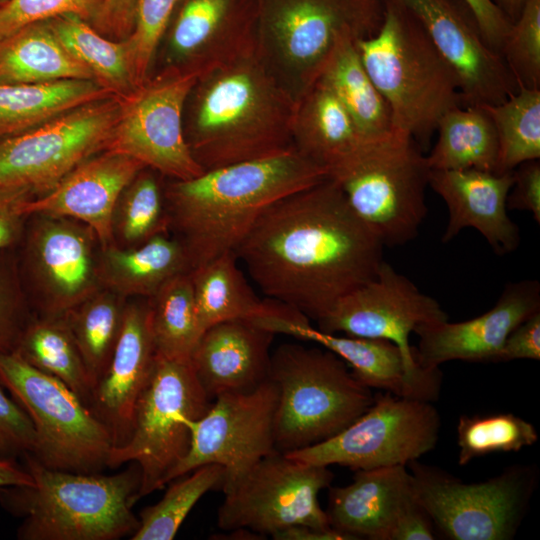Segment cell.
<instances>
[{
    "label": "cell",
    "instance_id": "obj_1",
    "mask_svg": "<svg viewBox=\"0 0 540 540\" xmlns=\"http://www.w3.org/2000/svg\"><path fill=\"white\" fill-rule=\"evenodd\" d=\"M383 248L326 177L269 205L235 254L267 299L318 322L376 276Z\"/></svg>",
    "mask_w": 540,
    "mask_h": 540
},
{
    "label": "cell",
    "instance_id": "obj_2",
    "mask_svg": "<svg viewBox=\"0 0 540 540\" xmlns=\"http://www.w3.org/2000/svg\"><path fill=\"white\" fill-rule=\"evenodd\" d=\"M326 177L323 167L292 147L170 180L164 187L169 230L185 246L192 271L235 252L269 205Z\"/></svg>",
    "mask_w": 540,
    "mask_h": 540
},
{
    "label": "cell",
    "instance_id": "obj_3",
    "mask_svg": "<svg viewBox=\"0 0 540 540\" xmlns=\"http://www.w3.org/2000/svg\"><path fill=\"white\" fill-rule=\"evenodd\" d=\"M295 102L255 48L199 76L184 108L186 141L203 171L293 146Z\"/></svg>",
    "mask_w": 540,
    "mask_h": 540
},
{
    "label": "cell",
    "instance_id": "obj_4",
    "mask_svg": "<svg viewBox=\"0 0 540 540\" xmlns=\"http://www.w3.org/2000/svg\"><path fill=\"white\" fill-rule=\"evenodd\" d=\"M24 468L33 485L0 487L1 506L22 517L20 540H117L137 530L138 464L103 475L47 467L25 454Z\"/></svg>",
    "mask_w": 540,
    "mask_h": 540
},
{
    "label": "cell",
    "instance_id": "obj_5",
    "mask_svg": "<svg viewBox=\"0 0 540 540\" xmlns=\"http://www.w3.org/2000/svg\"><path fill=\"white\" fill-rule=\"evenodd\" d=\"M356 47L389 107L393 129L427 149L443 114L462 106L452 67L419 20L397 0H385L379 29L356 40Z\"/></svg>",
    "mask_w": 540,
    "mask_h": 540
},
{
    "label": "cell",
    "instance_id": "obj_6",
    "mask_svg": "<svg viewBox=\"0 0 540 540\" xmlns=\"http://www.w3.org/2000/svg\"><path fill=\"white\" fill-rule=\"evenodd\" d=\"M255 52L296 103L336 42L379 29L385 0H255Z\"/></svg>",
    "mask_w": 540,
    "mask_h": 540
},
{
    "label": "cell",
    "instance_id": "obj_7",
    "mask_svg": "<svg viewBox=\"0 0 540 540\" xmlns=\"http://www.w3.org/2000/svg\"><path fill=\"white\" fill-rule=\"evenodd\" d=\"M268 378L279 392L275 448L290 453L321 443L348 427L374 401L372 389L336 354L288 343L271 353Z\"/></svg>",
    "mask_w": 540,
    "mask_h": 540
},
{
    "label": "cell",
    "instance_id": "obj_8",
    "mask_svg": "<svg viewBox=\"0 0 540 540\" xmlns=\"http://www.w3.org/2000/svg\"><path fill=\"white\" fill-rule=\"evenodd\" d=\"M430 168L419 145L393 131L365 141L332 166L335 181L355 214L383 246H402L418 235L427 215Z\"/></svg>",
    "mask_w": 540,
    "mask_h": 540
},
{
    "label": "cell",
    "instance_id": "obj_9",
    "mask_svg": "<svg viewBox=\"0 0 540 540\" xmlns=\"http://www.w3.org/2000/svg\"><path fill=\"white\" fill-rule=\"evenodd\" d=\"M189 361L157 354L148 384L134 413L125 444L112 448L107 467L138 464L141 484L138 500L166 484L171 470L185 457L191 442L190 423L210 408Z\"/></svg>",
    "mask_w": 540,
    "mask_h": 540
},
{
    "label": "cell",
    "instance_id": "obj_10",
    "mask_svg": "<svg viewBox=\"0 0 540 540\" xmlns=\"http://www.w3.org/2000/svg\"><path fill=\"white\" fill-rule=\"evenodd\" d=\"M0 384L32 421L37 438L32 455L39 462L84 473L107 466L113 448L109 431L65 383L11 352L0 354Z\"/></svg>",
    "mask_w": 540,
    "mask_h": 540
},
{
    "label": "cell",
    "instance_id": "obj_11",
    "mask_svg": "<svg viewBox=\"0 0 540 540\" xmlns=\"http://www.w3.org/2000/svg\"><path fill=\"white\" fill-rule=\"evenodd\" d=\"M415 497L436 531L452 540H510L536 488L534 466L513 465L480 483L467 484L439 468L407 464Z\"/></svg>",
    "mask_w": 540,
    "mask_h": 540
},
{
    "label": "cell",
    "instance_id": "obj_12",
    "mask_svg": "<svg viewBox=\"0 0 540 540\" xmlns=\"http://www.w3.org/2000/svg\"><path fill=\"white\" fill-rule=\"evenodd\" d=\"M122 98L74 108L28 131L0 138V188L42 196L91 156L106 150Z\"/></svg>",
    "mask_w": 540,
    "mask_h": 540
},
{
    "label": "cell",
    "instance_id": "obj_13",
    "mask_svg": "<svg viewBox=\"0 0 540 540\" xmlns=\"http://www.w3.org/2000/svg\"><path fill=\"white\" fill-rule=\"evenodd\" d=\"M440 427V415L431 402L377 393L368 410L337 435L285 454L354 471L407 465L434 449Z\"/></svg>",
    "mask_w": 540,
    "mask_h": 540
},
{
    "label": "cell",
    "instance_id": "obj_14",
    "mask_svg": "<svg viewBox=\"0 0 540 540\" xmlns=\"http://www.w3.org/2000/svg\"><path fill=\"white\" fill-rule=\"evenodd\" d=\"M201 74L175 67L152 73L122 99L106 150L130 156L170 180L202 174L184 132L186 100Z\"/></svg>",
    "mask_w": 540,
    "mask_h": 540
},
{
    "label": "cell",
    "instance_id": "obj_15",
    "mask_svg": "<svg viewBox=\"0 0 540 540\" xmlns=\"http://www.w3.org/2000/svg\"><path fill=\"white\" fill-rule=\"evenodd\" d=\"M334 475L328 466L274 451L224 492L217 516L222 530L270 534L293 525L332 529L318 501Z\"/></svg>",
    "mask_w": 540,
    "mask_h": 540
},
{
    "label": "cell",
    "instance_id": "obj_16",
    "mask_svg": "<svg viewBox=\"0 0 540 540\" xmlns=\"http://www.w3.org/2000/svg\"><path fill=\"white\" fill-rule=\"evenodd\" d=\"M18 245L24 289L32 293L42 315H63L103 288L100 243L87 225L67 217L32 214Z\"/></svg>",
    "mask_w": 540,
    "mask_h": 540
},
{
    "label": "cell",
    "instance_id": "obj_17",
    "mask_svg": "<svg viewBox=\"0 0 540 540\" xmlns=\"http://www.w3.org/2000/svg\"><path fill=\"white\" fill-rule=\"evenodd\" d=\"M278 396L276 384L268 378L250 391L214 398L208 411L190 423L189 450L166 483L199 466L218 464L225 471L222 490H229L258 461L276 451Z\"/></svg>",
    "mask_w": 540,
    "mask_h": 540
},
{
    "label": "cell",
    "instance_id": "obj_18",
    "mask_svg": "<svg viewBox=\"0 0 540 540\" xmlns=\"http://www.w3.org/2000/svg\"><path fill=\"white\" fill-rule=\"evenodd\" d=\"M252 321L275 334L313 342L330 350L348 365L357 380L371 389L428 402L436 401L440 395V369H425L410 363L389 340L324 332L312 326L310 319L298 310L273 300Z\"/></svg>",
    "mask_w": 540,
    "mask_h": 540
},
{
    "label": "cell",
    "instance_id": "obj_19",
    "mask_svg": "<svg viewBox=\"0 0 540 540\" xmlns=\"http://www.w3.org/2000/svg\"><path fill=\"white\" fill-rule=\"evenodd\" d=\"M448 320L437 300L422 293L406 276L383 261L376 276L341 298L317 324L327 333L386 339L406 359L419 365L411 333L419 327Z\"/></svg>",
    "mask_w": 540,
    "mask_h": 540
},
{
    "label": "cell",
    "instance_id": "obj_20",
    "mask_svg": "<svg viewBox=\"0 0 540 540\" xmlns=\"http://www.w3.org/2000/svg\"><path fill=\"white\" fill-rule=\"evenodd\" d=\"M422 24L458 77L462 106L495 105L518 85L461 0H397Z\"/></svg>",
    "mask_w": 540,
    "mask_h": 540
},
{
    "label": "cell",
    "instance_id": "obj_21",
    "mask_svg": "<svg viewBox=\"0 0 540 540\" xmlns=\"http://www.w3.org/2000/svg\"><path fill=\"white\" fill-rule=\"evenodd\" d=\"M255 0H178L161 40L163 65L204 73L255 48Z\"/></svg>",
    "mask_w": 540,
    "mask_h": 540
},
{
    "label": "cell",
    "instance_id": "obj_22",
    "mask_svg": "<svg viewBox=\"0 0 540 540\" xmlns=\"http://www.w3.org/2000/svg\"><path fill=\"white\" fill-rule=\"evenodd\" d=\"M540 311V284L522 280L507 284L496 304L485 313L462 322L448 320L419 327L415 348L422 368L434 369L445 362H499L511 331Z\"/></svg>",
    "mask_w": 540,
    "mask_h": 540
},
{
    "label": "cell",
    "instance_id": "obj_23",
    "mask_svg": "<svg viewBox=\"0 0 540 540\" xmlns=\"http://www.w3.org/2000/svg\"><path fill=\"white\" fill-rule=\"evenodd\" d=\"M156 356L149 299L127 302L117 342L88 401V407L109 431L113 448L125 444L130 436L136 405Z\"/></svg>",
    "mask_w": 540,
    "mask_h": 540
},
{
    "label": "cell",
    "instance_id": "obj_24",
    "mask_svg": "<svg viewBox=\"0 0 540 540\" xmlns=\"http://www.w3.org/2000/svg\"><path fill=\"white\" fill-rule=\"evenodd\" d=\"M138 160L103 150L83 161L48 193L31 198L27 215L46 214L77 220L96 234L100 247L114 244L112 218L123 190L144 169Z\"/></svg>",
    "mask_w": 540,
    "mask_h": 540
},
{
    "label": "cell",
    "instance_id": "obj_25",
    "mask_svg": "<svg viewBox=\"0 0 540 540\" xmlns=\"http://www.w3.org/2000/svg\"><path fill=\"white\" fill-rule=\"evenodd\" d=\"M513 171L479 169L430 170V186L445 202L448 223L442 236L449 242L464 228H474L496 254L513 252L520 243L518 226L507 214Z\"/></svg>",
    "mask_w": 540,
    "mask_h": 540
},
{
    "label": "cell",
    "instance_id": "obj_26",
    "mask_svg": "<svg viewBox=\"0 0 540 540\" xmlns=\"http://www.w3.org/2000/svg\"><path fill=\"white\" fill-rule=\"evenodd\" d=\"M276 334L250 319L221 322L206 329L190 356L208 397L250 391L268 379L270 347Z\"/></svg>",
    "mask_w": 540,
    "mask_h": 540
},
{
    "label": "cell",
    "instance_id": "obj_27",
    "mask_svg": "<svg viewBox=\"0 0 540 540\" xmlns=\"http://www.w3.org/2000/svg\"><path fill=\"white\" fill-rule=\"evenodd\" d=\"M352 483L329 487L332 529L352 539L388 540L401 513L416 499L407 465L355 471Z\"/></svg>",
    "mask_w": 540,
    "mask_h": 540
},
{
    "label": "cell",
    "instance_id": "obj_28",
    "mask_svg": "<svg viewBox=\"0 0 540 540\" xmlns=\"http://www.w3.org/2000/svg\"><path fill=\"white\" fill-rule=\"evenodd\" d=\"M191 271L187 250L175 236L161 233L133 247L100 249L102 287L127 297L152 298L173 277Z\"/></svg>",
    "mask_w": 540,
    "mask_h": 540
},
{
    "label": "cell",
    "instance_id": "obj_29",
    "mask_svg": "<svg viewBox=\"0 0 540 540\" xmlns=\"http://www.w3.org/2000/svg\"><path fill=\"white\" fill-rule=\"evenodd\" d=\"M290 130L294 148L326 172L371 140L361 134L341 101L319 81L295 103Z\"/></svg>",
    "mask_w": 540,
    "mask_h": 540
},
{
    "label": "cell",
    "instance_id": "obj_30",
    "mask_svg": "<svg viewBox=\"0 0 540 540\" xmlns=\"http://www.w3.org/2000/svg\"><path fill=\"white\" fill-rule=\"evenodd\" d=\"M69 79L94 80L60 43L47 21L28 24L0 38V84Z\"/></svg>",
    "mask_w": 540,
    "mask_h": 540
},
{
    "label": "cell",
    "instance_id": "obj_31",
    "mask_svg": "<svg viewBox=\"0 0 540 540\" xmlns=\"http://www.w3.org/2000/svg\"><path fill=\"white\" fill-rule=\"evenodd\" d=\"M112 95L95 80L0 84V138L33 129L84 104Z\"/></svg>",
    "mask_w": 540,
    "mask_h": 540
},
{
    "label": "cell",
    "instance_id": "obj_32",
    "mask_svg": "<svg viewBox=\"0 0 540 540\" xmlns=\"http://www.w3.org/2000/svg\"><path fill=\"white\" fill-rule=\"evenodd\" d=\"M316 81L335 94L366 139L394 131L389 107L368 75L353 36L339 38Z\"/></svg>",
    "mask_w": 540,
    "mask_h": 540
},
{
    "label": "cell",
    "instance_id": "obj_33",
    "mask_svg": "<svg viewBox=\"0 0 540 540\" xmlns=\"http://www.w3.org/2000/svg\"><path fill=\"white\" fill-rule=\"evenodd\" d=\"M195 311L201 334L211 326L235 319H253L266 308L248 283L235 252L223 253L190 271Z\"/></svg>",
    "mask_w": 540,
    "mask_h": 540
},
{
    "label": "cell",
    "instance_id": "obj_34",
    "mask_svg": "<svg viewBox=\"0 0 540 540\" xmlns=\"http://www.w3.org/2000/svg\"><path fill=\"white\" fill-rule=\"evenodd\" d=\"M437 140L425 156L430 170L479 169L496 172L498 141L483 106H456L443 114Z\"/></svg>",
    "mask_w": 540,
    "mask_h": 540
},
{
    "label": "cell",
    "instance_id": "obj_35",
    "mask_svg": "<svg viewBox=\"0 0 540 540\" xmlns=\"http://www.w3.org/2000/svg\"><path fill=\"white\" fill-rule=\"evenodd\" d=\"M13 352L61 380L88 405L93 382L63 315L30 319Z\"/></svg>",
    "mask_w": 540,
    "mask_h": 540
},
{
    "label": "cell",
    "instance_id": "obj_36",
    "mask_svg": "<svg viewBox=\"0 0 540 540\" xmlns=\"http://www.w3.org/2000/svg\"><path fill=\"white\" fill-rule=\"evenodd\" d=\"M47 22L66 50L112 95L123 99L136 89L123 41L103 36L75 15L59 16Z\"/></svg>",
    "mask_w": 540,
    "mask_h": 540
},
{
    "label": "cell",
    "instance_id": "obj_37",
    "mask_svg": "<svg viewBox=\"0 0 540 540\" xmlns=\"http://www.w3.org/2000/svg\"><path fill=\"white\" fill-rule=\"evenodd\" d=\"M125 299L103 287L63 314L93 387L104 372L117 342L127 303Z\"/></svg>",
    "mask_w": 540,
    "mask_h": 540
},
{
    "label": "cell",
    "instance_id": "obj_38",
    "mask_svg": "<svg viewBox=\"0 0 540 540\" xmlns=\"http://www.w3.org/2000/svg\"><path fill=\"white\" fill-rule=\"evenodd\" d=\"M483 107L498 141L496 173L512 172L524 162L540 159V88L518 86L504 101Z\"/></svg>",
    "mask_w": 540,
    "mask_h": 540
},
{
    "label": "cell",
    "instance_id": "obj_39",
    "mask_svg": "<svg viewBox=\"0 0 540 540\" xmlns=\"http://www.w3.org/2000/svg\"><path fill=\"white\" fill-rule=\"evenodd\" d=\"M149 303L157 354L189 361L200 337L190 272L166 282Z\"/></svg>",
    "mask_w": 540,
    "mask_h": 540
},
{
    "label": "cell",
    "instance_id": "obj_40",
    "mask_svg": "<svg viewBox=\"0 0 540 540\" xmlns=\"http://www.w3.org/2000/svg\"><path fill=\"white\" fill-rule=\"evenodd\" d=\"M156 171L145 167L123 190L112 218L114 244L137 246L169 231L164 187Z\"/></svg>",
    "mask_w": 540,
    "mask_h": 540
},
{
    "label": "cell",
    "instance_id": "obj_41",
    "mask_svg": "<svg viewBox=\"0 0 540 540\" xmlns=\"http://www.w3.org/2000/svg\"><path fill=\"white\" fill-rule=\"evenodd\" d=\"M224 478L222 466L205 464L172 480L162 499L141 511L139 526L131 539H173L200 498L210 490L222 488Z\"/></svg>",
    "mask_w": 540,
    "mask_h": 540
},
{
    "label": "cell",
    "instance_id": "obj_42",
    "mask_svg": "<svg viewBox=\"0 0 540 540\" xmlns=\"http://www.w3.org/2000/svg\"><path fill=\"white\" fill-rule=\"evenodd\" d=\"M538 441L535 427L512 413L461 415L457 424L458 463L495 452H517Z\"/></svg>",
    "mask_w": 540,
    "mask_h": 540
},
{
    "label": "cell",
    "instance_id": "obj_43",
    "mask_svg": "<svg viewBox=\"0 0 540 540\" xmlns=\"http://www.w3.org/2000/svg\"><path fill=\"white\" fill-rule=\"evenodd\" d=\"M178 0H138L132 33L124 40L135 87L152 74L156 54Z\"/></svg>",
    "mask_w": 540,
    "mask_h": 540
},
{
    "label": "cell",
    "instance_id": "obj_44",
    "mask_svg": "<svg viewBox=\"0 0 540 540\" xmlns=\"http://www.w3.org/2000/svg\"><path fill=\"white\" fill-rule=\"evenodd\" d=\"M517 85L540 88V0H528L500 50Z\"/></svg>",
    "mask_w": 540,
    "mask_h": 540
},
{
    "label": "cell",
    "instance_id": "obj_45",
    "mask_svg": "<svg viewBox=\"0 0 540 540\" xmlns=\"http://www.w3.org/2000/svg\"><path fill=\"white\" fill-rule=\"evenodd\" d=\"M15 248L0 250V354L15 350L30 321Z\"/></svg>",
    "mask_w": 540,
    "mask_h": 540
},
{
    "label": "cell",
    "instance_id": "obj_46",
    "mask_svg": "<svg viewBox=\"0 0 540 540\" xmlns=\"http://www.w3.org/2000/svg\"><path fill=\"white\" fill-rule=\"evenodd\" d=\"M104 0H8L0 7V38L23 26L59 16L75 15L90 24Z\"/></svg>",
    "mask_w": 540,
    "mask_h": 540
},
{
    "label": "cell",
    "instance_id": "obj_47",
    "mask_svg": "<svg viewBox=\"0 0 540 540\" xmlns=\"http://www.w3.org/2000/svg\"><path fill=\"white\" fill-rule=\"evenodd\" d=\"M37 438L32 421L0 384V456L14 459L34 454Z\"/></svg>",
    "mask_w": 540,
    "mask_h": 540
},
{
    "label": "cell",
    "instance_id": "obj_48",
    "mask_svg": "<svg viewBox=\"0 0 540 540\" xmlns=\"http://www.w3.org/2000/svg\"><path fill=\"white\" fill-rule=\"evenodd\" d=\"M33 197L23 188H0V250L19 244L28 218L26 205Z\"/></svg>",
    "mask_w": 540,
    "mask_h": 540
},
{
    "label": "cell",
    "instance_id": "obj_49",
    "mask_svg": "<svg viewBox=\"0 0 540 540\" xmlns=\"http://www.w3.org/2000/svg\"><path fill=\"white\" fill-rule=\"evenodd\" d=\"M508 210L528 211L540 223V161L531 160L513 170V184L507 197Z\"/></svg>",
    "mask_w": 540,
    "mask_h": 540
},
{
    "label": "cell",
    "instance_id": "obj_50",
    "mask_svg": "<svg viewBox=\"0 0 540 540\" xmlns=\"http://www.w3.org/2000/svg\"><path fill=\"white\" fill-rule=\"evenodd\" d=\"M138 0H104L91 24L103 36L124 41L132 33Z\"/></svg>",
    "mask_w": 540,
    "mask_h": 540
},
{
    "label": "cell",
    "instance_id": "obj_51",
    "mask_svg": "<svg viewBox=\"0 0 540 540\" xmlns=\"http://www.w3.org/2000/svg\"><path fill=\"white\" fill-rule=\"evenodd\" d=\"M473 15L486 43L500 54L512 22L493 0H461Z\"/></svg>",
    "mask_w": 540,
    "mask_h": 540
},
{
    "label": "cell",
    "instance_id": "obj_52",
    "mask_svg": "<svg viewBox=\"0 0 540 540\" xmlns=\"http://www.w3.org/2000/svg\"><path fill=\"white\" fill-rule=\"evenodd\" d=\"M540 360V311L516 326L506 338L499 362Z\"/></svg>",
    "mask_w": 540,
    "mask_h": 540
},
{
    "label": "cell",
    "instance_id": "obj_53",
    "mask_svg": "<svg viewBox=\"0 0 540 540\" xmlns=\"http://www.w3.org/2000/svg\"><path fill=\"white\" fill-rule=\"evenodd\" d=\"M435 526L417 499L399 516L388 540H434Z\"/></svg>",
    "mask_w": 540,
    "mask_h": 540
},
{
    "label": "cell",
    "instance_id": "obj_54",
    "mask_svg": "<svg viewBox=\"0 0 540 540\" xmlns=\"http://www.w3.org/2000/svg\"><path fill=\"white\" fill-rule=\"evenodd\" d=\"M276 540H353L334 529H319L308 525H293L271 535Z\"/></svg>",
    "mask_w": 540,
    "mask_h": 540
},
{
    "label": "cell",
    "instance_id": "obj_55",
    "mask_svg": "<svg viewBox=\"0 0 540 540\" xmlns=\"http://www.w3.org/2000/svg\"><path fill=\"white\" fill-rule=\"evenodd\" d=\"M30 473L14 459L0 456V487L9 485H33Z\"/></svg>",
    "mask_w": 540,
    "mask_h": 540
},
{
    "label": "cell",
    "instance_id": "obj_56",
    "mask_svg": "<svg viewBox=\"0 0 540 540\" xmlns=\"http://www.w3.org/2000/svg\"><path fill=\"white\" fill-rule=\"evenodd\" d=\"M528 0H493L497 7L514 22Z\"/></svg>",
    "mask_w": 540,
    "mask_h": 540
},
{
    "label": "cell",
    "instance_id": "obj_57",
    "mask_svg": "<svg viewBox=\"0 0 540 540\" xmlns=\"http://www.w3.org/2000/svg\"><path fill=\"white\" fill-rule=\"evenodd\" d=\"M8 0H0V7L5 4Z\"/></svg>",
    "mask_w": 540,
    "mask_h": 540
}]
</instances>
